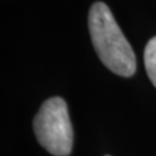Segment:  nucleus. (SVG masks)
<instances>
[{
  "mask_svg": "<svg viewBox=\"0 0 156 156\" xmlns=\"http://www.w3.org/2000/svg\"><path fill=\"white\" fill-rule=\"evenodd\" d=\"M89 30L98 56L111 72L131 77L136 69L135 55L107 4L94 3L89 13Z\"/></svg>",
  "mask_w": 156,
  "mask_h": 156,
  "instance_id": "obj_1",
  "label": "nucleus"
},
{
  "mask_svg": "<svg viewBox=\"0 0 156 156\" xmlns=\"http://www.w3.org/2000/svg\"><path fill=\"white\" fill-rule=\"evenodd\" d=\"M38 142L55 156H68L73 147V128L62 98H50L34 119Z\"/></svg>",
  "mask_w": 156,
  "mask_h": 156,
  "instance_id": "obj_2",
  "label": "nucleus"
},
{
  "mask_svg": "<svg viewBox=\"0 0 156 156\" xmlns=\"http://www.w3.org/2000/svg\"><path fill=\"white\" fill-rule=\"evenodd\" d=\"M144 66L151 82L156 87V37L151 38L144 48Z\"/></svg>",
  "mask_w": 156,
  "mask_h": 156,
  "instance_id": "obj_3",
  "label": "nucleus"
}]
</instances>
